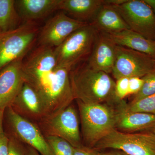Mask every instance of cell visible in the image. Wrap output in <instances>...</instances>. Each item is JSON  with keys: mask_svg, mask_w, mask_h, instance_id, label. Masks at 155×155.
<instances>
[{"mask_svg": "<svg viewBox=\"0 0 155 155\" xmlns=\"http://www.w3.org/2000/svg\"><path fill=\"white\" fill-rule=\"evenodd\" d=\"M25 82L35 90L45 110L64 109L74 99L70 82L71 69L59 66L54 48L39 46L23 62Z\"/></svg>", "mask_w": 155, "mask_h": 155, "instance_id": "6da1fadb", "label": "cell"}, {"mask_svg": "<svg viewBox=\"0 0 155 155\" xmlns=\"http://www.w3.org/2000/svg\"><path fill=\"white\" fill-rule=\"evenodd\" d=\"M69 77L73 97L78 101L113 106L121 101L116 96V82L106 72L86 64L72 69Z\"/></svg>", "mask_w": 155, "mask_h": 155, "instance_id": "7a4b0ae2", "label": "cell"}, {"mask_svg": "<svg viewBox=\"0 0 155 155\" xmlns=\"http://www.w3.org/2000/svg\"><path fill=\"white\" fill-rule=\"evenodd\" d=\"M84 138L90 146H95L112 130L116 129L113 106L87 104L78 101Z\"/></svg>", "mask_w": 155, "mask_h": 155, "instance_id": "3957f363", "label": "cell"}, {"mask_svg": "<svg viewBox=\"0 0 155 155\" xmlns=\"http://www.w3.org/2000/svg\"><path fill=\"white\" fill-rule=\"evenodd\" d=\"M98 34L99 31L90 24L73 32L54 48L58 65L72 70L76 64L90 56Z\"/></svg>", "mask_w": 155, "mask_h": 155, "instance_id": "277c9868", "label": "cell"}, {"mask_svg": "<svg viewBox=\"0 0 155 155\" xmlns=\"http://www.w3.org/2000/svg\"><path fill=\"white\" fill-rule=\"evenodd\" d=\"M39 31L34 22H25L14 30L0 32V71L25 57L37 39Z\"/></svg>", "mask_w": 155, "mask_h": 155, "instance_id": "5b68a950", "label": "cell"}, {"mask_svg": "<svg viewBox=\"0 0 155 155\" xmlns=\"http://www.w3.org/2000/svg\"><path fill=\"white\" fill-rule=\"evenodd\" d=\"M97 149H113L128 155H155V135L125 133L114 129L95 146Z\"/></svg>", "mask_w": 155, "mask_h": 155, "instance_id": "8992f818", "label": "cell"}, {"mask_svg": "<svg viewBox=\"0 0 155 155\" xmlns=\"http://www.w3.org/2000/svg\"><path fill=\"white\" fill-rule=\"evenodd\" d=\"M112 6L130 30L146 38L155 40V14L143 0H127L121 5Z\"/></svg>", "mask_w": 155, "mask_h": 155, "instance_id": "52a82bcc", "label": "cell"}, {"mask_svg": "<svg viewBox=\"0 0 155 155\" xmlns=\"http://www.w3.org/2000/svg\"><path fill=\"white\" fill-rule=\"evenodd\" d=\"M155 60L146 54L116 45L112 73L116 80L123 77L142 78L155 70Z\"/></svg>", "mask_w": 155, "mask_h": 155, "instance_id": "ba28073f", "label": "cell"}, {"mask_svg": "<svg viewBox=\"0 0 155 155\" xmlns=\"http://www.w3.org/2000/svg\"><path fill=\"white\" fill-rule=\"evenodd\" d=\"M87 24L75 20L61 11L46 22L39 31L37 40L39 46L54 48L73 32Z\"/></svg>", "mask_w": 155, "mask_h": 155, "instance_id": "9c48e42d", "label": "cell"}, {"mask_svg": "<svg viewBox=\"0 0 155 155\" xmlns=\"http://www.w3.org/2000/svg\"><path fill=\"white\" fill-rule=\"evenodd\" d=\"M23 58H19L0 71V109L4 110L14 102L25 83Z\"/></svg>", "mask_w": 155, "mask_h": 155, "instance_id": "30bf717a", "label": "cell"}, {"mask_svg": "<svg viewBox=\"0 0 155 155\" xmlns=\"http://www.w3.org/2000/svg\"><path fill=\"white\" fill-rule=\"evenodd\" d=\"M9 123L18 136L41 155H54L47 140L37 127L17 114L11 107H8Z\"/></svg>", "mask_w": 155, "mask_h": 155, "instance_id": "8fae6325", "label": "cell"}, {"mask_svg": "<svg viewBox=\"0 0 155 155\" xmlns=\"http://www.w3.org/2000/svg\"><path fill=\"white\" fill-rule=\"evenodd\" d=\"M51 135H56L68 141L74 147L82 146L77 112L72 106H68L50 120Z\"/></svg>", "mask_w": 155, "mask_h": 155, "instance_id": "7c38bea8", "label": "cell"}, {"mask_svg": "<svg viewBox=\"0 0 155 155\" xmlns=\"http://www.w3.org/2000/svg\"><path fill=\"white\" fill-rule=\"evenodd\" d=\"M116 116V129L128 133L152 129L155 126V116L133 112L121 100L113 105Z\"/></svg>", "mask_w": 155, "mask_h": 155, "instance_id": "4fadbf2b", "label": "cell"}, {"mask_svg": "<svg viewBox=\"0 0 155 155\" xmlns=\"http://www.w3.org/2000/svg\"><path fill=\"white\" fill-rule=\"evenodd\" d=\"M116 45L104 33L99 32L87 65L97 71L112 73L116 58Z\"/></svg>", "mask_w": 155, "mask_h": 155, "instance_id": "5bb4252c", "label": "cell"}, {"mask_svg": "<svg viewBox=\"0 0 155 155\" xmlns=\"http://www.w3.org/2000/svg\"><path fill=\"white\" fill-rule=\"evenodd\" d=\"M61 0H17L15 6L20 19L34 22L59 10Z\"/></svg>", "mask_w": 155, "mask_h": 155, "instance_id": "9a60e30c", "label": "cell"}, {"mask_svg": "<svg viewBox=\"0 0 155 155\" xmlns=\"http://www.w3.org/2000/svg\"><path fill=\"white\" fill-rule=\"evenodd\" d=\"M105 4V0H61L59 10L75 20L90 24Z\"/></svg>", "mask_w": 155, "mask_h": 155, "instance_id": "2e32d148", "label": "cell"}, {"mask_svg": "<svg viewBox=\"0 0 155 155\" xmlns=\"http://www.w3.org/2000/svg\"><path fill=\"white\" fill-rule=\"evenodd\" d=\"M100 32L118 33L130 29L122 16L111 5L105 4L90 23Z\"/></svg>", "mask_w": 155, "mask_h": 155, "instance_id": "e0dca14e", "label": "cell"}, {"mask_svg": "<svg viewBox=\"0 0 155 155\" xmlns=\"http://www.w3.org/2000/svg\"><path fill=\"white\" fill-rule=\"evenodd\" d=\"M104 34L117 45L146 54L155 59V40L146 38L130 29Z\"/></svg>", "mask_w": 155, "mask_h": 155, "instance_id": "ac0fdd59", "label": "cell"}, {"mask_svg": "<svg viewBox=\"0 0 155 155\" xmlns=\"http://www.w3.org/2000/svg\"><path fill=\"white\" fill-rule=\"evenodd\" d=\"M20 105L29 113L40 114L44 111L38 94L31 86L25 83L12 104Z\"/></svg>", "mask_w": 155, "mask_h": 155, "instance_id": "d6986e66", "label": "cell"}, {"mask_svg": "<svg viewBox=\"0 0 155 155\" xmlns=\"http://www.w3.org/2000/svg\"><path fill=\"white\" fill-rule=\"evenodd\" d=\"M20 19L14 0H0V32L14 30Z\"/></svg>", "mask_w": 155, "mask_h": 155, "instance_id": "ffe728a7", "label": "cell"}, {"mask_svg": "<svg viewBox=\"0 0 155 155\" xmlns=\"http://www.w3.org/2000/svg\"><path fill=\"white\" fill-rule=\"evenodd\" d=\"M46 140L54 155H73L74 147L68 141L56 135H50Z\"/></svg>", "mask_w": 155, "mask_h": 155, "instance_id": "44dd1931", "label": "cell"}, {"mask_svg": "<svg viewBox=\"0 0 155 155\" xmlns=\"http://www.w3.org/2000/svg\"><path fill=\"white\" fill-rule=\"evenodd\" d=\"M127 107L133 112L146 113L155 116V94L127 104Z\"/></svg>", "mask_w": 155, "mask_h": 155, "instance_id": "7402d4cb", "label": "cell"}, {"mask_svg": "<svg viewBox=\"0 0 155 155\" xmlns=\"http://www.w3.org/2000/svg\"><path fill=\"white\" fill-rule=\"evenodd\" d=\"M142 78L144 81L142 87L137 94L134 95L133 99L130 103L135 102L155 94V70Z\"/></svg>", "mask_w": 155, "mask_h": 155, "instance_id": "603a6c76", "label": "cell"}, {"mask_svg": "<svg viewBox=\"0 0 155 155\" xmlns=\"http://www.w3.org/2000/svg\"><path fill=\"white\" fill-rule=\"evenodd\" d=\"M116 82V96L120 100L129 95V78L123 77L117 79Z\"/></svg>", "mask_w": 155, "mask_h": 155, "instance_id": "cb8c5ba5", "label": "cell"}, {"mask_svg": "<svg viewBox=\"0 0 155 155\" xmlns=\"http://www.w3.org/2000/svg\"><path fill=\"white\" fill-rule=\"evenodd\" d=\"M143 78L132 77L129 78V94L135 95L140 91L143 85Z\"/></svg>", "mask_w": 155, "mask_h": 155, "instance_id": "d4e9b609", "label": "cell"}, {"mask_svg": "<svg viewBox=\"0 0 155 155\" xmlns=\"http://www.w3.org/2000/svg\"><path fill=\"white\" fill-rule=\"evenodd\" d=\"M9 139L4 133L0 134V155H8Z\"/></svg>", "mask_w": 155, "mask_h": 155, "instance_id": "484cf974", "label": "cell"}, {"mask_svg": "<svg viewBox=\"0 0 155 155\" xmlns=\"http://www.w3.org/2000/svg\"><path fill=\"white\" fill-rule=\"evenodd\" d=\"M95 150L83 146L74 147L73 155H98Z\"/></svg>", "mask_w": 155, "mask_h": 155, "instance_id": "4316f807", "label": "cell"}, {"mask_svg": "<svg viewBox=\"0 0 155 155\" xmlns=\"http://www.w3.org/2000/svg\"><path fill=\"white\" fill-rule=\"evenodd\" d=\"M8 155H24V154L15 141L9 140Z\"/></svg>", "mask_w": 155, "mask_h": 155, "instance_id": "83f0119b", "label": "cell"}, {"mask_svg": "<svg viewBox=\"0 0 155 155\" xmlns=\"http://www.w3.org/2000/svg\"><path fill=\"white\" fill-rule=\"evenodd\" d=\"M98 155H128L122 152H109L98 153Z\"/></svg>", "mask_w": 155, "mask_h": 155, "instance_id": "f1b7e54d", "label": "cell"}, {"mask_svg": "<svg viewBox=\"0 0 155 155\" xmlns=\"http://www.w3.org/2000/svg\"><path fill=\"white\" fill-rule=\"evenodd\" d=\"M143 1L149 6L155 14V0H143Z\"/></svg>", "mask_w": 155, "mask_h": 155, "instance_id": "f546056e", "label": "cell"}, {"mask_svg": "<svg viewBox=\"0 0 155 155\" xmlns=\"http://www.w3.org/2000/svg\"><path fill=\"white\" fill-rule=\"evenodd\" d=\"M3 114V111H0V134L4 133L2 125Z\"/></svg>", "mask_w": 155, "mask_h": 155, "instance_id": "4dcf8cb0", "label": "cell"}, {"mask_svg": "<svg viewBox=\"0 0 155 155\" xmlns=\"http://www.w3.org/2000/svg\"><path fill=\"white\" fill-rule=\"evenodd\" d=\"M28 155H40V154L32 148H30L28 150Z\"/></svg>", "mask_w": 155, "mask_h": 155, "instance_id": "1f68e13d", "label": "cell"}, {"mask_svg": "<svg viewBox=\"0 0 155 155\" xmlns=\"http://www.w3.org/2000/svg\"><path fill=\"white\" fill-rule=\"evenodd\" d=\"M152 130V133L153 134H154L155 135V126L153 128Z\"/></svg>", "mask_w": 155, "mask_h": 155, "instance_id": "d6a6232c", "label": "cell"}, {"mask_svg": "<svg viewBox=\"0 0 155 155\" xmlns=\"http://www.w3.org/2000/svg\"><path fill=\"white\" fill-rule=\"evenodd\" d=\"M3 111V110H1V109H0V111Z\"/></svg>", "mask_w": 155, "mask_h": 155, "instance_id": "836d02e7", "label": "cell"}, {"mask_svg": "<svg viewBox=\"0 0 155 155\" xmlns=\"http://www.w3.org/2000/svg\"></svg>", "mask_w": 155, "mask_h": 155, "instance_id": "e575fe53", "label": "cell"}]
</instances>
